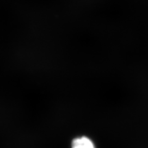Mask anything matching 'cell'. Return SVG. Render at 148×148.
Wrapping results in <instances>:
<instances>
[{
	"label": "cell",
	"mask_w": 148,
	"mask_h": 148,
	"mask_svg": "<svg viewBox=\"0 0 148 148\" xmlns=\"http://www.w3.org/2000/svg\"><path fill=\"white\" fill-rule=\"evenodd\" d=\"M72 148H95V147L93 143L88 138L82 136L73 140Z\"/></svg>",
	"instance_id": "cell-1"
}]
</instances>
